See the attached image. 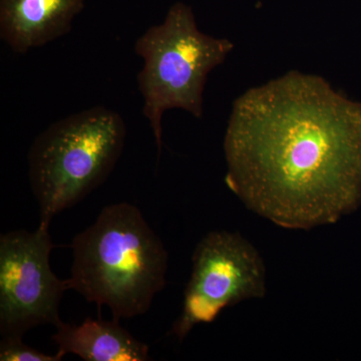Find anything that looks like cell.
Returning a JSON list of instances; mask_svg holds the SVG:
<instances>
[{
  "label": "cell",
  "instance_id": "obj_8",
  "mask_svg": "<svg viewBox=\"0 0 361 361\" xmlns=\"http://www.w3.org/2000/svg\"><path fill=\"white\" fill-rule=\"evenodd\" d=\"M58 353H73L85 361L151 360L149 346L137 341L118 320L104 322L87 318L82 324L61 323L52 336Z\"/></svg>",
  "mask_w": 361,
  "mask_h": 361
},
{
  "label": "cell",
  "instance_id": "obj_5",
  "mask_svg": "<svg viewBox=\"0 0 361 361\" xmlns=\"http://www.w3.org/2000/svg\"><path fill=\"white\" fill-rule=\"evenodd\" d=\"M265 266L237 233H209L196 247L182 313L172 334L182 341L196 325L213 322L226 307L265 295Z\"/></svg>",
  "mask_w": 361,
  "mask_h": 361
},
{
  "label": "cell",
  "instance_id": "obj_1",
  "mask_svg": "<svg viewBox=\"0 0 361 361\" xmlns=\"http://www.w3.org/2000/svg\"><path fill=\"white\" fill-rule=\"evenodd\" d=\"M226 183L289 229L327 225L361 185V116L322 77L292 71L244 92L226 130Z\"/></svg>",
  "mask_w": 361,
  "mask_h": 361
},
{
  "label": "cell",
  "instance_id": "obj_4",
  "mask_svg": "<svg viewBox=\"0 0 361 361\" xmlns=\"http://www.w3.org/2000/svg\"><path fill=\"white\" fill-rule=\"evenodd\" d=\"M233 49L229 39L200 32L191 7L182 2L169 9L163 23L151 26L135 42V52L145 63L137 75L142 114L153 130L159 157L164 113L180 109L201 118L207 77Z\"/></svg>",
  "mask_w": 361,
  "mask_h": 361
},
{
  "label": "cell",
  "instance_id": "obj_7",
  "mask_svg": "<svg viewBox=\"0 0 361 361\" xmlns=\"http://www.w3.org/2000/svg\"><path fill=\"white\" fill-rule=\"evenodd\" d=\"M84 0H0V37L25 54L68 35Z\"/></svg>",
  "mask_w": 361,
  "mask_h": 361
},
{
  "label": "cell",
  "instance_id": "obj_3",
  "mask_svg": "<svg viewBox=\"0 0 361 361\" xmlns=\"http://www.w3.org/2000/svg\"><path fill=\"white\" fill-rule=\"evenodd\" d=\"M122 116L97 106L49 126L28 152V176L39 224L85 199L108 179L125 147Z\"/></svg>",
  "mask_w": 361,
  "mask_h": 361
},
{
  "label": "cell",
  "instance_id": "obj_6",
  "mask_svg": "<svg viewBox=\"0 0 361 361\" xmlns=\"http://www.w3.org/2000/svg\"><path fill=\"white\" fill-rule=\"evenodd\" d=\"M49 225L35 231L16 230L0 237V330L4 337H23L42 324L63 323L59 304L68 281L52 272L54 244Z\"/></svg>",
  "mask_w": 361,
  "mask_h": 361
},
{
  "label": "cell",
  "instance_id": "obj_2",
  "mask_svg": "<svg viewBox=\"0 0 361 361\" xmlns=\"http://www.w3.org/2000/svg\"><path fill=\"white\" fill-rule=\"evenodd\" d=\"M71 247L68 288L99 310L109 306L114 319L145 314L167 284L168 252L132 204L104 207Z\"/></svg>",
  "mask_w": 361,
  "mask_h": 361
},
{
  "label": "cell",
  "instance_id": "obj_9",
  "mask_svg": "<svg viewBox=\"0 0 361 361\" xmlns=\"http://www.w3.org/2000/svg\"><path fill=\"white\" fill-rule=\"evenodd\" d=\"M63 356L45 355L37 349L30 348L23 342V337H4L0 343L1 361H59Z\"/></svg>",
  "mask_w": 361,
  "mask_h": 361
}]
</instances>
